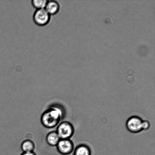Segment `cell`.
Listing matches in <instances>:
<instances>
[{"label":"cell","instance_id":"cell-1","mask_svg":"<svg viewBox=\"0 0 155 155\" xmlns=\"http://www.w3.org/2000/svg\"><path fill=\"white\" fill-rule=\"evenodd\" d=\"M66 112L62 106L54 104L49 106L42 114L41 123L44 127L52 129L57 127L65 116Z\"/></svg>","mask_w":155,"mask_h":155},{"label":"cell","instance_id":"cell-2","mask_svg":"<svg viewBox=\"0 0 155 155\" xmlns=\"http://www.w3.org/2000/svg\"><path fill=\"white\" fill-rule=\"evenodd\" d=\"M56 131L61 139H71L73 136L75 129L71 122L63 121L58 125Z\"/></svg>","mask_w":155,"mask_h":155},{"label":"cell","instance_id":"cell-3","mask_svg":"<svg viewBox=\"0 0 155 155\" xmlns=\"http://www.w3.org/2000/svg\"><path fill=\"white\" fill-rule=\"evenodd\" d=\"M51 16L45 8L38 9L34 12L33 20L36 25L44 26L48 25L51 21Z\"/></svg>","mask_w":155,"mask_h":155},{"label":"cell","instance_id":"cell-4","mask_svg":"<svg viewBox=\"0 0 155 155\" xmlns=\"http://www.w3.org/2000/svg\"><path fill=\"white\" fill-rule=\"evenodd\" d=\"M143 120L139 116H133L129 118L126 122V127L128 131L137 133L143 130Z\"/></svg>","mask_w":155,"mask_h":155},{"label":"cell","instance_id":"cell-5","mask_svg":"<svg viewBox=\"0 0 155 155\" xmlns=\"http://www.w3.org/2000/svg\"><path fill=\"white\" fill-rule=\"evenodd\" d=\"M56 147L58 151L63 155L70 154L74 150V143L71 139H61Z\"/></svg>","mask_w":155,"mask_h":155},{"label":"cell","instance_id":"cell-6","mask_svg":"<svg viewBox=\"0 0 155 155\" xmlns=\"http://www.w3.org/2000/svg\"><path fill=\"white\" fill-rule=\"evenodd\" d=\"M45 9L51 16L55 15L60 11V4L57 1L54 0L48 1Z\"/></svg>","mask_w":155,"mask_h":155},{"label":"cell","instance_id":"cell-7","mask_svg":"<svg viewBox=\"0 0 155 155\" xmlns=\"http://www.w3.org/2000/svg\"><path fill=\"white\" fill-rule=\"evenodd\" d=\"M60 140V138L56 130L49 132L46 137L47 143L51 147L57 146Z\"/></svg>","mask_w":155,"mask_h":155},{"label":"cell","instance_id":"cell-8","mask_svg":"<svg viewBox=\"0 0 155 155\" xmlns=\"http://www.w3.org/2000/svg\"><path fill=\"white\" fill-rule=\"evenodd\" d=\"M91 148L86 144H82L78 146L74 151V155H91Z\"/></svg>","mask_w":155,"mask_h":155},{"label":"cell","instance_id":"cell-9","mask_svg":"<svg viewBox=\"0 0 155 155\" xmlns=\"http://www.w3.org/2000/svg\"><path fill=\"white\" fill-rule=\"evenodd\" d=\"M35 148V145L34 142L30 140H26L21 143V149L23 152H34Z\"/></svg>","mask_w":155,"mask_h":155},{"label":"cell","instance_id":"cell-10","mask_svg":"<svg viewBox=\"0 0 155 155\" xmlns=\"http://www.w3.org/2000/svg\"><path fill=\"white\" fill-rule=\"evenodd\" d=\"M48 1L47 0H33L31 1V4L36 10L44 9L45 8Z\"/></svg>","mask_w":155,"mask_h":155},{"label":"cell","instance_id":"cell-11","mask_svg":"<svg viewBox=\"0 0 155 155\" xmlns=\"http://www.w3.org/2000/svg\"><path fill=\"white\" fill-rule=\"evenodd\" d=\"M150 124L149 121L147 120H143V130H147L150 128Z\"/></svg>","mask_w":155,"mask_h":155},{"label":"cell","instance_id":"cell-12","mask_svg":"<svg viewBox=\"0 0 155 155\" xmlns=\"http://www.w3.org/2000/svg\"><path fill=\"white\" fill-rule=\"evenodd\" d=\"M21 155H37L35 152H23Z\"/></svg>","mask_w":155,"mask_h":155}]
</instances>
